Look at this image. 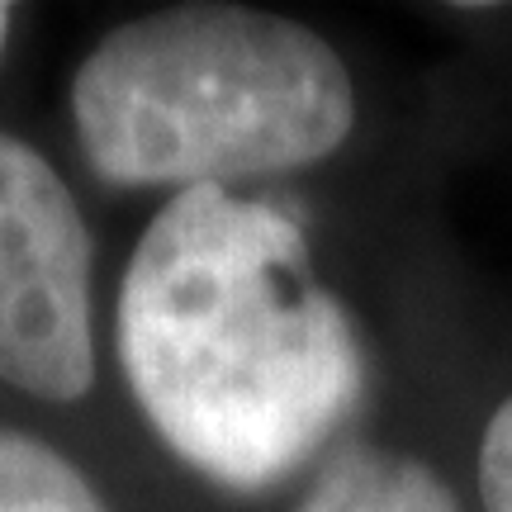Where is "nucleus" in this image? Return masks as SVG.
Masks as SVG:
<instances>
[{
  "label": "nucleus",
  "instance_id": "nucleus-1",
  "mask_svg": "<svg viewBox=\"0 0 512 512\" xmlns=\"http://www.w3.org/2000/svg\"><path fill=\"white\" fill-rule=\"evenodd\" d=\"M119 356L166 446L233 489L304 465L361 394V342L313 280L299 223L214 185L147 223Z\"/></svg>",
  "mask_w": 512,
  "mask_h": 512
},
{
  "label": "nucleus",
  "instance_id": "nucleus-2",
  "mask_svg": "<svg viewBox=\"0 0 512 512\" xmlns=\"http://www.w3.org/2000/svg\"><path fill=\"white\" fill-rule=\"evenodd\" d=\"M72 110L105 181L228 190L337 152L356 95L342 57L304 24L181 5L100 38L76 72Z\"/></svg>",
  "mask_w": 512,
  "mask_h": 512
},
{
  "label": "nucleus",
  "instance_id": "nucleus-3",
  "mask_svg": "<svg viewBox=\"0 0 512 512\" xmlns=\"http://www.w3.org/2000/svg\"><path fill=\"white\" fill-rule=\"evenodd\" d=\"M0 380L43 399H81L95 380L91 233L62 176L10 133H0Z\"/></svg>",
  "mask_w": 512,
  "mask_h": 512
},
{
  "label": "nucleus",
  "instance_id": "nucleus-4",
  "mask_svg": "<svg viewBox=\"0 0 512 512\" xmlns=\"http://www.w3.org/2000/svg\"><path fill=\"white\" fill-rule=\"evenodd\" d=\"M299 512H460V503L418 460L351 451L313 484Z\"/></svg>",
  "mask_w": 512,
  "mask_h": 512
},
{
  "label": "nucleus",
  "instance_id": "nucleus-5",
  "mask_svg": "<svg viewBox=\"0 0 512 512\" xmlns=\"http://www.w3.org/2000/svg\"><path fill=\"white\" fill-rule=\"evenodd\" d=\"M0 512H105V503L53 446L0 432Z\"/></svg>",
  "mask_w": 512,
  "mask_h": 512
},
{
  "label": "nucleus",
  "instance_id": "nucleus-6",
  "mask_svg": "<svg viewBox=\"0 0 512 512\" xmlns=\"http://www.w3.org/2000/svg\"><path fill=\"white\" fill-rule=\"evenodd\" d=\"M479 494L489 512H512V394L484 427L479 446Z\"/></svg>",
  "mask_w": 512,
  "mask_h": 512
},
{
  "label": "nucleus",
  "instance_id": "nucleus-7",
  "mask_svg": "<svg viewBox=\"0 0 512 512\" xmlns=\"http://www.w3.org/2000/svg\"><path fill=\"white\" fill-rule=\"evenodd\" d=\"M5 34H10V5H0V48H5Z\"/></svg>",
  "mask_w": 512,
  "mask_h": 512
}]
</instances>
